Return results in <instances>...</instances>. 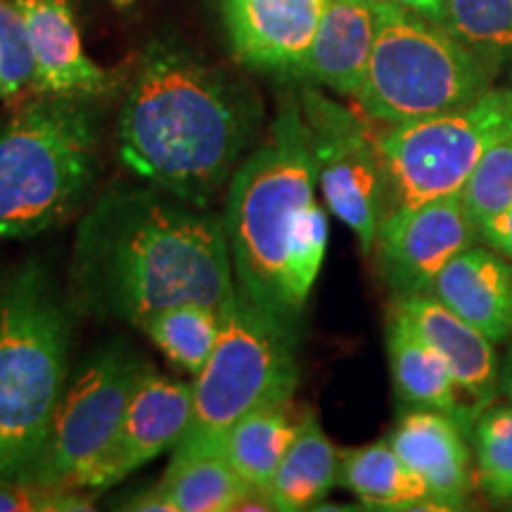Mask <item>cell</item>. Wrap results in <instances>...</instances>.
Returning <instances> with one entry per match:
<instances>
[{
	"label": "cell",
	"mask_w": 512,
	"mask_h": 512,
	"mask_svg": "<svg viewBox=\"0 0 512 512\" xmlns=\"http://www.w3.org/2000/svg\"><path fill=\"white\" fill-rule=\"evenodd\" d=\"M339 484L375 510H437L425 482L389 441L344 451L339 456Z\"/></svg>",
	"instance_id": "cell-21"
},
{
	"label": "cell",
	"mask_w": 512,
	"mask_h": 512,
	"mask_svg": "<svg viewBox=\"0 0 512 512\" xmlns=\"http://www.w3.org/2000/svg\"><path fill=\"white\" fill-rule=\"evenodd\" d=\"M93 510L91 498L22 479H0V512H79Z\"/></svg>",
	"instance_id": "cell-29"
},
{
	"label": "cell",
	"mask_w": 512,
	"mask_h": 512,
	"mask_svg": "<svg viewBox=\"0 0 512 512\" xmlns=\"http://www.w3.org/2000/svg\"><path fill=\"white\" fill-rule=\"evenodd\" d=\"M302 418L292 413V401L256 408L245 415L223 441V456L249 489L268 491L297 437Z\"/></svg>",
	"instance_id": "cell-22"
},
{
	"label": "cell",
	"mask_w": 512,
	"mask_h": 512,
	"mask_svg": "<svg viewBox=\"0 0 512 512\" xmlns=\"http://www.w3.org/2000/svg\"><path fill=\"white\" fill-rule=\"evenodd\" d=\"M441 27L512 76V0H446Z\"/></svg>",
	"instance_id": "cell-25"
},
{
	"label": "cell",
	"mask_w": 512,
	"mask_h": 512,
	"mask_svg": "<svg viewBox=\"0 0 512 512\" xmlns=\"http://www.w3.org/2000/svg\"><path fill=\"white\" fill-rule=\"evenodd\" d=\"M316 183L302 102L285 98L228 185L223 226L238 290L290 323L302 318L328 249Z\"/></svg>",
	"instance_id": "cell-3"
},
{
	"label": "cell",
	"mask_w": 512,
	"mask_h": 512,
	"mask_svg": "<svg viewBox=\"0 0 512 512\" xmlns=\"http://www.w3.org/2000/svg\"><path fill=\"white\" fill-rule=\"evenodd\" d=\"M69 275L76 309L138 328L178 304L223 313L238 292L223 221L157 188L102 195L76 230Z\"/></svg>",
	"instance_id": "cell-1"
},
{
	"label": "cell",
	"mask_w": 512,
	"mask_h": 512,
	"mask_svg": "<svg viewBox=\"0 0 512 512\" xmlns=\"http://www.w3.org/2000/svg\"><path fill=\"white\" fill-rule=\"evenodd\" d=\"M430 294L494 344L512 339V264L496 249L472 245L453 256Z\"/></svg>",
	"instance_id": "cell-18"
},
{
	"label": "cell",
	"mask_w": 512,
	"mask_h": 512,
	"mask_svg": "<svg viewBox=\"0 0 512 512\" xmlns=\"http://www.w3.org/2000/svg\"><path fill=\"white\" fill-rule=\"evenodd\" d=\"M501 392L512 401V347L501 366Z\"/></svg>",
	"instance_id": "cell-33"
},
{
	"label": "cell",
	"mask_w": 512,
	"mask_h": 512,
	"mask_svg": "<svg viewBox=\"0 0 512 512\" xmlns=\"http://www.w3.org/2000/svg\"><path fill=\"white\" fill-rule=\"evenodd\" d=\"M328 0H223L235 57L259 72L299 74Z\"/></svg>",
	"instance_id": "cell-13"
},
{
	"label": "cell",
	"mask_w": 512,
	"mask_h": 512,
	"mask_svg": "<svg viewBox=\"0 0 512 512\" xmlns=\"http://www.w3.org/2000/svg\"><path fill=\"white\" fill-rule=\"evenodd\" d=\"M192 411V384L159 375L147 366L110 446L88 467L76 491L119 484L164 451L178 446Z\"/></svg>",
	"instance_id": "cell-12"
},
{
	"label": "cell",
	"mask_w": 512,
	"mask_h": 512,
	"mask_svg": "<svg viewBox=\"0 0 512 512\" xmlns=\"http://www.w3.org/2000/svg\"><path fill=\"white\" fill-rule=\"evenodd\" d=\"M140 328L174 366L197 375L216 347L221 313L204 304H178L147 316Z\"/></svg>",
	"instance_id": "cell-24"
},
{
	"label": "cell",
	"mask_w": 512,
	"mask_h": 512,
	"mask_svg": "<svg viewBox=\"0 0 512 512\" xmlns=\"http://www.w3.org/2000/svg\"><path fill=\"white\" fill-rule=\"evenodd\" d=\"M477 477L494 501H512V406H486L470 432Z\"/></svg>",
	"instance_id": "cell-26"
},
{
	"label": "cell",
	"mask_w": 512,
	"mask_h": 512,
	"mask_svg": "<svg viewBox=\"0 0 512 512\" xmlns=\"http://www.w3.org/2000/svg\"><path fill=\"white\" fill-rule=\"evenodd\" d=\"M479 240L512 261V207L477 221Z\"/></svg>",
	"instance_id": "cell-30"
},
{
	"label": "cell",
	"mask_w": 512,
	"mask_h": 512,
	"mask_svg": "<svg viewBox=\"0 0 512 512\" xmlns=\"http://www.w3.org/2000/svg\"><path fill=\"white\" fill-rule=\"evenodd\" d=\"M261 100L238 76L188 48L155 41L119 114V155L152 188L207 209L259 136Z\"/></svg>",
	"instance_id": "cell-2"
},
{
	"label": "cell",
	"mask_w": 512,
	"mask_h": 512,
	"mask_svg": "<svg viewBox=\"0 0 512 512\" xmlns=\"http://www.w3.org/2000/svg\"><path fill=\"white\" fill-rule=\"evenodd\" d=\"M159 486L176 512L238 510L249 491H254L235 475L223 451L174 456Z\"/></svg>",
	"instance_id": "cell-23"
},
{
	"label": "cell",
	"mask_w": 512,
	"mask_h": 512,
	"mask_svg": "<svg viewBox=\"0 0 512 512\" xmlns=\"http://www.w3.org/2000/svg\"><path fill=\"white\" fill-rule=\"evenodd\" d=\"M465 437L467 432L451 415L408 406L387 439L403 463L425 482L437 510L465 508L472 486Z\"/></svg>",
	"instance_id": "cell-14"
},
{
	"label": "cell",
	"mask_w": 512,
	"mask_h": 512,
	"mask_svg": "<svg viewBox=\"0 0 512 512\" xmlns=\"http://www.w3.org/2000/svg\"><path fill=\"white\" fill-rule=\"evenodd\" d=\"M147 366L124 339L83 361L57 403L31 482L76 491L79 479L117 434Z\"/></svg>",
	"instance_id": "cell-9"
},
{
	"label": "cell",
	"mask_w": 512,
	"mask_h": 512,
	"mask_svg": "<svg viewBox=\"0 0 512 512\" xmlns=\"http://www.w3.org/2000/svg\"><path fill=\"white\" fill-rule=\"evenodd\" d=\"M299 102L323 200L356 235L361 252L373 254L377 228L389 211L387 176L377 128L370 124L373 119L313 88H304Z\"/></svg>",
	"instance_id": "cell-10"
},
{
	"label": "cell",
	"mask_w": 512,
	"mask_h": 512,
	"mask_svg": "<svg viewBox=\"0 0 512 512\" xmlns=\"http://www.w3.org/2000/svg\"><path fill=\"white\" fill-rule=\"evenodd\" d=\"M394 309L411 320L422 339L444 358L453 380L479 411L496 401L501 392V363L494 342L446 309L432 294L396 297Z\"/></svg>",
	"instance_id": "cell-16"
},
{
	"label": "cell",
	"mask_w": 512,
	"mask_h": 512,
	"mask_svg": "<svg viewBox=\"0 0 512 512\" xmlns=\"http://www.w3.org/2000/svg\"><path fill=\"white\" fill-rule=\"evenodd\" d=\"M72 347L69 304L41 261L0 283V479L31 482Z\"/></svg>",
	"instance_id": "cell-4"
},
{
	"label": "cell",
	"mask_w": 512,
	"mask_h": 512,
	"mask_svg": "<svg viewBox=\"0 0 512 512\" xmlns=\"http://www.w3.org/2000/svg\"><path fill=\"white\" fill-rule=\"evenodd\" d=\"M297 323L235 292L221 313V332L192 384L188 427L174 456L223 451V441L256 408L292 401L299 382Z\"/></svg>",
	"instance_id": "cell-6"
},
{
	"label": "cell",
	"mask_w": 512,
	"mask_h": 512,
	"mask_svg": "<svg viewBox=\"0 0 512 512\" xmlns=\"http://www.w3.org/2000/svg\"><path fill=\"white\" fill-rule=\"evenodd\" d=\"M477 240V223L456 192L389 211L377 228L373 249L382 280L394 297H413L430 294L441 268Z\"/></svg>",
	"instance_id": "cell-11"
},
{
	"label": "cell",
	"mask_w": 512,
	"mask_h": 512,
	"mask_svg": "<svg viewBox=\"0 0 512 512\" xmlns=\"http://www.w3.org/2000/svg\"><path fill=\"white\" fill-rule=\"evenodd\" d=\"M387 3L396 5V8L413 12L427 22L441 24L444 22V12H446V0H387Z\"/></svg>",
	"instance_id": "cell-32"
},
{
	"label": "cell",
	"mask_w": 512,
	"mask_h": 512,
	"mask_svg": "<svg viewBox=\"0 0 512 512\" xmlns=\"http://www.w3.org/2000/svg\"><path fill=\"white\" fill-rule=\"evenodd\" d=\"M384 0H328L299 74L356 98L380 31Z\"/></svg>",
	"instance_id": "cell-17"
},
{
	"label": "cell",
	"mask_w": 512,
	"mask_h": 512,
	"mask_svg": "<svg viewBox=\"0 0 512 512\" xmlns=\"http://www.w3.org/2000/svg\"><path fill=\"white\" fill-rule=\"evenodd\" d=\"M512 138V88H489L470 105L377 131L389 211L463 190L486 152ZM387 211V214H389Z\"/></svg>",
	"instance_id": "cell-8"
},
{
	"label": "cell",
	"mask_w": 512,
	"mask_h": 512,
	"mask_svg": "<svg viewBox=\"0 0 512 512\" xmlns=\"http://www.w3.org/2000/svg\"><path fill=\"white\" fill-rule=\"evenodd\" d=\"M88 98L36 95L0 124V240H27L83 207L98 176Z\"/></svg>",
	"instance_id": "cell-5"
},
{
	"label": "cell",
	"mask_w": 512,
	"mask_h": 512,
	"mask_svg": "<svg viewBox=\"0 0 512 512\" xmlns=\"http://www.w3.org/2000/svg\"><path fill=\"white\" fill-rule=\"evenodd\" d=\"M339 484V453L313 413H304L297 437L268 484L275 510L302 512L320 508Z\"/></svg>",
	"instance_id": "cell-20"
},
{
	"label": "cell",
	"mask_w": 512,
	"mask_h": 512,
	"mask_svg": "<svg viewBox=\"0 0 512 512\" xmlns=\"http://www.w3.org/2000/svg\"><path fill=\"white\" fill-rule=\"evenodd\" d=\"M460 197L475 223L512 207V138L486 152L460 190Z\"/></svg>",
	"instance_id": "cell-28"
},
{
	"label": "cell",
	"mask_w": 512,
	"mask_h": 512,
	"mask_svg": "<svg viewBox=\"0 0 512 512\" xmlns=\"http://www.w3.org/2000/svg\"><path fill=\"white\" fill-rule=\"evenodd\" d=\"M27 22L36 95L93 98L112 88V74L83 53L79 24L69 0H15Z\"/></svg>",
	"instance_id": "cell-15"
},
{
	"label": "cell",
	"mask_w": 512,
	"mask_h": 512,
	"mask_svg": "<svg viewBox=\"0 0 512 512\" xmlns=\"http://www.w3.org/2000/svg\"><path fill=\"white\" fill-rule=\"evenodd\" d=\"M498 74V67L441 24L384 0L380 31L356 100L373 121L406 124L470 105L494 88Z\"/></svg>",
	"instance_id": "cell-7"
},
{
	"label": "cell",
	"mask_w": 512,
	"mask_h": 512,
	"mask_svg": "<svg viewBox=\"0 0 512 512\" xmlns=\"http://www.w3.org/2000/svg\"><path fill=\"white\" fill-rule=\"evenodd\" d=\"M112 3H117V5H128V3H131V0H112Z\"/></svg>",
	"instance_id": "cell-34"
},
{
	"label": "cell",
	"mask_w": 512,
	"mask_h": 512,
	"mask_svg": "<svg viewBox=\"0 0 512 512\" xmlns=\"http://www.w3.org/2000/svg\"><path fill=\"white\" fill-rule=\"evenodd\" d=\"M387 354L396 396L406 406L432 408L451 415L470 437L472 425L482 411H477L470 401L460 399V387L444 358L394 306L387 323Z\"/></svg>",
	"instance_id": "cell-19"
},
{
	"label": "cell",
	"mask_w": 512,
	"mask_h": 512,
	"mask_svg": "<svg viewBox=\"0 0 512 512\" xmlns=\"http://www.w3.org/2000/svg\"><path fill=\"white\" fill-rule=\"evenodd\" d=\"M36 60L22 10L15 0H0V100H17L34 86Z\"/></svg>",
	"instance_id": "cell-27"
},
{
	"label": "cell",
	"mask_w": 512,
	"mask_h": 512,
	"mask_svg": "<svg viewBox=\"0 0 512 512\" xmlns=\"http://www.w3.org/2000/svg\"><path fill=\"white\" fill-rule=\"evenodd\" d=\"M121 508H126V510H159V512H176L174 510V505H171V501H169V496L164 494V489L162 486H152V489H147V491H140L138 496H133V498H128V501L121 505Z\"/></svg>",
	"instance_id": "cell-31"
}]
</instances>
